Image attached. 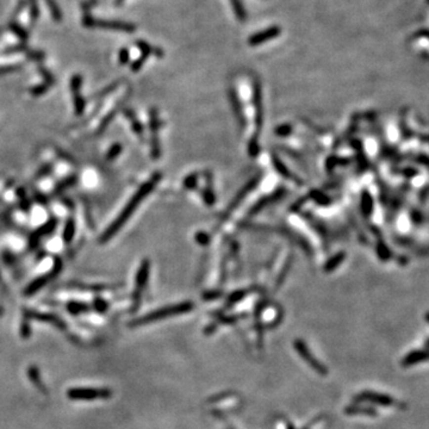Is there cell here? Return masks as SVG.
I'll list each match as a JSON object with an SVG mask.
<instances>
[{
    "instance_id": "obj_21",
    "label": "cell",
    "mask_w": 429,
    "mask_h": 429,
    "mask_svg": "<svg viewBox=\"0 0 429 429\" xmlns=\"http://www.w3.org/2000/svg\"><path fill=\"white\" fill-rule=\"evenodd\" d=\"M426 347H427V348H429V339H427V340H426Z\"/></svg>"
},
{
    "instance_id": "obj_5",
    "label": "cell",
    "mask_w": 429,
    "mask_h": 429,
    "mask_svg": "<svg viewBox=\"0 0 429 429\" xmlns=\"http://www.w3.org/2000/svg\"><path fill=\"white\" fill-rule=\"evenodd\" d=\"M149 267H150L149 260H143L141 263L140 268H138L137 271V277H136V289L134 291V296H132V298H134L135 309L138 308V304H140V300H141V295L147 285L148 275H149Z\"/></svg>"
},
{
    "instance_id": "obj_18",
    "label": "cell",
    "mask_w": 429,
    "mask_h": 429,
    "mask_svg": "<svg viewBox=\"0 0 429 429\" xmlns=\"http://www.w3.org/2000/svg\"><path fill=\"white\" fill-rule=\"evenodd\" d=\"M121 62L122 63L128 62V51L127 50H122L121 51Z\"/></svg>"
},
{
    "instance_id": "obj_10",
    "label": "cell",
    "mask_w": 429,
    "mask_h": 429,
    "mask_svg": "<svg viewBox=\"0 0 429 429\" xmlns=\"http://www.w3.org/2000/svg\"><path fill=\"white\" fill-rule=\"evenodd\" d=\"M56 225H57V219L51 218L50 221H48L47 223H45V224H43L42 227H40L36 231H35V233H33V235L30 236V239H29V245H30L31 249H34L35 247H36L37 243L40 242V240L42 239L43 236L53 233L54 229L56 228Z\"/></svg>"
},
{
    "instance_id": "obj_11",
    "label": "cell",
    "mask_w": 429,
    "mask_h": 429,
    "mask_svg": "<svg viewBox=\"0 0 429 429\" xmlns=\"http://www.w3.org/2000/svg\"><path fill=\"white\" fill-rule=\"evenodd\" d=\"M80 77L79 75H75L73 79H72V93H73L75 114L77 115H81L84 112V110H85V101L80 97Z\"/></svg>"
},
{
    "instance_id": "obj_9",
    "label": "cell",
    "mask_w": 429,
    "mask_h": 429,
    "mask_svg": "<svg viewBox=\"0 0 429 429\" xmlns=\"http://www.w3.org/2000/svg\"><path fill=\"white\" fill-rule=\"evenodd\" d=\"M282 33V30H280L279 27H272L266 29V30L260 31V33L254 34L253 36H251V39H249L248 43L251 45H259L262 44V43L268 42V41L275 39V37H278Z\"/></svg>"
},
{
    "instance_id": "obj_3",
    "label": "cell",
    "mask_w": 429,
    "mask_h": 429,
    "mask_svg": "<svg viewBox=\"0 0 429 429\" xmlns=\"http://www.w3.org/2000/svg\"><path fill=\"white\" fill-rule=\"evenodd\" d=\"M294 348L296 349V352L298 353V355H300V358H302L303 360L315 371V372H317L318 375L321 376L328 375V369H327L326 365L322 364V362L318 360L314 354H312L311 350L309 349V347L306 346V343L303 340H300V339L295 340Z\"/></svg>"
},
{
    "instance_id": "obj_4",
    "label": "cell",
    "mask_w": 429,
    "mask_h": 429,
    "mask_svg": "<svg viewBox=\"0 0 429 429\" xmlns=\"http://www.w3.org/2000/svg\"><path fill=\"white\" fill-rule=\"evenodd\" d=\"M354 401L358 403H371V404L382 405V407H391L396 404V399L385 393L375 392V391H361L354 396Z\"/></svg>"
},
{
    "instance_id": "obj_17",
    "label": "cell",
    "mask_w": 429,
    "mask_h": 429,
    "mask_svg": "<svg viewBox=\"0 0 429 429\" xmlns=\"http://www.w3.org/2000/svg\"><path fill=\"white\" fill-rule=\"evenodd\" d=\"M75 180H77V179H75V176H71V178L63 180L62 184H60L59 186L56 187V192H61V191H63L65 188H68L69 186H72V185H73L75 182Z\"/></svg>"
},
{
    "instance_id": "obj_2",
    "label": "cell",
    "mask_w": 429,
    "mask_h": 429,
    "mask_svg": "<svg viewBox=\"0 0 429 429\" xmlns=\"http://www.w3.org/2000/svg\"><path fill=\"white\" fill-rule=\"evenodd\" d=\"M193 308H195V304L192 302L174 304V305H170V306H166V308L158 309L155 310V311H152L149 312V314H147L146 316H143V317H140L137 318V320L132 321L131 326L134 327L146 326V324L152 323V322L165 320V318L173 317V316H178L181 314H186V312L191 311Z\"/></svg>"
},
{
    "instance_id": "obj_14",
    "label": "cell",
    "mask_w": 429,
    "mask_h": 429,
    "mask_svg": "<svg viewBox=\"0 0 429 429\" xmlns=\"http://www.w3.org/2000/svg\"><path fill=\"white\" fill-rule=\"evenodd\" d=\"M75 235V222L73 218H69L66 223L65 230H63V240L66 243H69L73 240Z\"/></svg>"
},
{
    "instance_id": "obj_15",
    "label": "cell",
    "mask_w": 429,
    "mask_h": 429,
    "mask_svg": "<svg viewBox=\"0 0 429 429\" xmlns=\"http://www.w3.org/2000/svg\"><path fill=\"white\" fill-rule=\"evenodd\" d=\"M121 152H122V146H121V144H114V146L110 148L109 152H107L106 160L107 161L115 160V159L117 158L118 155H120Z\"/></svg>"
},
{
    "instance_id": "obj_6",
    "label": "cell",
    "mask_w": 429,
    "mask_h": 429,
    "mask_svg": "<svg viewBox=\"0 0 429 429\" xmlns=\"http://www.w3.org/2000/svg\"><path fill=\"white\" fill-rule=\"evenodd\" d=\"M111 396L110 390L106 389H72L69 390L68 397L72 399L80 401H91V399H103Z\"/></svg>"
},
{
    "instance_id": "obj_16",
    "label": "cell",
    "mask_w": 429,
    "mask_h": 429,
    "mask_svg": "<svg viewBox=\"0 0 429 429\" xmlns=\"http://www.w3.org/2000/svg\"><path fill=\"white\" fill-rule=\"evenodd\" d=\"M68 310L72 312V314H79L81 311H86V310H87V306H86L85 304H81V303H69Z\"/></svg>"
},
{
    "instance_id": "obj_1",
    "label": "cell",
    "mask_w": 429,
    "mask_h": 429,
    "mask_svg": "<svg viewBox=\"0 0 429 429\" xmlns=\"http://www.w3.org/2000/svg\"><path fill=\"white\" fill-rule=\"evenodd\" d=\"M160 179H161V174L160 173H156V174L153 175L149 180H147L137 191H136L135 195L132 196L131 198H130V201L127 203V205L123 208V210L121 211V214L116 217L115 221L112 222L111 224L107 227L106 230L100 235V239H99L100 243L109 242L110 240H111L112 237L121 230L122 227H123V225L128 222V219L131 217V214L135 213L136 209L140 207L141 203L143 202L144 199L150 195V192H152V191L156 187V185H158V182L160 181Z\"/></svg>"
},
{
    "instance_id": "obj_19",
    "label": "cell",
    "mask_w": 429,
    "mask_h": 429,
    "mask_svg": "<svg viewBox=\"0 0 429 429\" xmlns=\"http://www.w3.org/2000/svg\"><path fill=\"white\" fill-rule=\"evenodd\" d=\"M95 304H98L97 308H99L100 310H104V309L106 308V303H105V302H103V300H95Z\"/></svg>"
},
{
    "instance_id": "obj_22",
    "label": "cell",
    "mask_w": 429,
    "mask_h": 429,
    "mask_svg": "<svg viewBox=\"0 0 429 429\" xmlns=\"http://www.w3.org/2000/svg\"><path fill=\"white\" fill-rule=\"evenodd\" d=\"M426 320H427V322L429 323V312H428L427 315H426Z\"/></svg>"
},
{
    "instance_id": "obj_7",
    "label": "cell",
    "mask_w": 429,
    "mask_h": 429,
    "mask_svg": "<svg viewBox=\"0 0 429 429\" xmlns=\"http://www.w3.org/2000/svg\"><path fill=\"white\" fill-rule=\"evenodd\" d=\"M61 268H62V263H61L60 260H56V261H55V263H54L53 269H51V271L49 272V273L42 275V277L37 278V279H35L34 282L28 286L27 290H25V291H24L25 296H31V295L36 294L37 291H40V290L42 289L43 286L45 285V284L50 282V280L53 279L54 277H56V275L59 274V272L61 271Z\"/></svg>"
},
{
    "instance_id": "obj_20",
    "label": "cell",
    "mask_w": 429,
    "mask_h": 429,
    "mask_svg": "<svg viewBox=\"0 0 429 429\" xmlns=\"http://www.w3.org/2000/svg\"><path fill=\"white\" fill-rule=\"evenodd\" d=\"M285 425H286V429H296L294 427V425H292V423L290 422V421H288V420H286V421H285Z\"/></svg>"
},
{
    "instance_id": "obj_8",
    "label": "cell",
    "mask_w": 429,
    "mask_h": 429,
    "mask_svg": "<svg viewBox=\"0 0 429 429\" xmlns=\"http://www.w3.org/2000/svg\"><path fill=\"white\" fill-rule=\"evenodd\" d=\"M427 360H429V348L415 349L411 350L403 358L401 365L403 367H411Z\"/></svg>"
},
{
    "instance_id": "obj_12",
    "label": "cell",
    "mask_w": 429,
    "mask_h": 429,
    "mask_svg": "<svg viewBox=\"0 0 429 429\" xmlns=\"http://www.w3.org/2000/svg\"><path fill=\"white\" fill-rule=\"evenodd\" d=\"M344 414L347 415H364L376 417L378 416V411L375 408L370 407V405H362V404H350L348 407L344 408Z\"/></svg>"
},
{
    "instance_id": "obj_13",
    "label": "cell",
    "mask_w": 429,
    "mask_h": 429,
    "mask_svg": "<svg viewBox=\"0 0 429 429\" xmlns=\"http://www.w3.org/2000/svg\"><path fill=\"white\" fill-rule=\"evenodd\" d=\"M230 4L237 19H239L240 22H245L246 18H247V13H246L245 6H243L241 0H230Z\"/></svg>"
}]
</instances>
